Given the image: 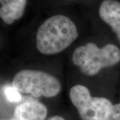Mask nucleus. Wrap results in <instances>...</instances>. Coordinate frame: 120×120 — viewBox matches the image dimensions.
<instances>
[{
  "label": "nucleus",
  "instance_id": "f257e3e1",
  "mask_svg": "<svg viewBox=\"0 0 120 120\" xmlns=\"http://www.w3.org/2000/svg\"><path fill=\"white\" fill-rule=\"evenodd\" d=\"M78 35L77 26L70 17L65 14H55L39 27L37 48L42 54L54 55L68 47Z\"/></svg>",
  "mask_w": 120,
  "mask_h": 120
},
{
  "label": "nucleus",
  "instance_id": "f03ea898",
  "mask_svg": "<svg viewBox=\"0 0 120 120\" xmlns=\"http://www.w3.org/2000/svg\"><path fill=\"white\" fill-rule=\"evenodd\" d=\"M72 61L83 74L93 76L102 68L117 64L120 61V49L113 44L99 48L90 42L77 47L73 52Z\"/></svg>",
  "mask_w": 120,
  "mask_h": 120
},
{
  "label": "nucleus",
  "instance_id": "7ed1b4c3",
  "mask_svg": "<svg viewBox=\"0 0 120 120\" xmlns=\"http://www.w3.org/2000/svg\"><path fill=\"white\" fill-rule=\"evenodd\" d=\"M12 86L23 94L35 98L54 97L60 93L61 84L58 79L49 73L38 70L24 69L15 74Z\"/></svg>",
  "mask_w": 120,
  "mask_h": 120
},
{
  "label": "nucleus",
  "instance_id": "20e7f679",
  "mask_svg": "<svg viewBox=\"0 0 120 120\" xmlns=\"http://www.w3.org/2000/svg\"><path fill=\"white\" fill-rule=\"evenodd\" d=\"M69 97L82 120H106L113 105L105 98L92 97L90 90L82 85L72 87Z\"/></svg>",
  "mask_w": 120,
  "mask_h": 120
},
{
  "label": "nucleus",
  "instance_id": "39448f33",
  "mask_svg": "<svg viewBox=\"0 0 120 120\" xmlns=\"http://www.w3.org/2000/svg\"><path fill=\"white\" fill-rule=\"evenodd\" d=\"M100 19L109 26L120 41V2L117 0H102L98 8Z\"/></svg>",
  "mask_w": 120,
  "mask_h": 120
},
{
  "label": "nucleus",
  "instance_id": "423d86ee",
  "mask_svg": "<svg viewBox=\"0 0 120 120\" xmlns=\"http://www.w3.org/2000/svg\"><path fill=\"white\" fill-rule=\"evenodd\" d=\"M47 114V107L35 101L21 103L14 111V117L17 120H44Z\"/></svg>",
  "mask_w": 120,
  "mask_h": 120
},
{
  "label": "nucleus",
  "instance_id": "0eeeda50",
  "mask_svg": "<svg viewBox=\"0 0 120 120\" xmlns=\"http://www.w3.org/2000/svg\"><path fill=\"white\" fill-rule=\"evenodd\" d=\"M0 18L8 25L23 16L27 5V0H0Z\"/></svg>",
  "mask_w": 120,
  "mask_h": 120
},
{
  "label": "nucleus",
  "instance_id": "6e6552de",
  "mask_svg": "<svg viewBox=\"0 0 120 120\" xmlns=\"http://www.w3.org/2000/svg\"><path fill=\"white\" fill-rule=\"evenodd\" d=\"M4 93L6 99L10 102H18L22 99V96L19 93V91L15 89L13 86H8L5 87Z\"/></svg>",
  "mask_w": 120,
  "mask_h": 120
},
{
  "label": "nucleus",
  "instance_id": "1a4fd4ad",
  "mask_svg": "<svg viewBox=\"0 0 120 120\" xmlns=\"http://www.w3.org/2000/svg\"><path fill=\"white\" fill-rule=\"evenodd\" d=\"M106 120H120V102L112 105Z\"/></svg>",
  "mask_w": 120,
  "mask_h": 120
},
{
  "label": "nucleus",
  "instance_id": "9d476101",
  "mask_svg": "<svg viewBox=\"0 0 120 120\" xmlns=\"http://www.w3.org/2000/svg\"><path fill=\"white\" fill-rule=\"evenodd\" d=\"M65 120V119H64L62 117L59 116H53L52 117H50L49 120Z\"/></svg>",
  "mask_w": 120,
  "mask_h": 120
},
{
  "label": "nucleus",
  "instance_id": "9b49d317",
  "mask_svg": "<svg viewBox=\"0 0 120 120\" xmlns=\"http://www.w3.org/2000/svg\"><path fill=\"white\" fill-rule=\"evenodd\" d=\"M65 1H73V0H65Z\"/></svg>",
  "mask_w": 120,
  "mask_h": 120
},
{
  "label": "nucleus",
  "instance_id": "f8f14e48",
  "mask_svg": "<svg viewBox=\"0 0 120 120\" xmlns=\"http://www.w3.org/2000/svg\"></svg>",
  "mask_w": 120,
  "mask_h": 120
}]
</instances>
